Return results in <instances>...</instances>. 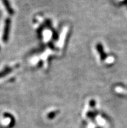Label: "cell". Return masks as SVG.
<instances>
[{
    "instance_id": "cell-4",
    "label": "cell",
    "mask_w": 127,
    "mask_h": 128,
    "mask_svg": "<svg viewBox=\"0 0 127 128\" xmlns=\"http://www.w3.org/2000/svg\"><path fill=\"white\" fill-rule=\"evenodd\" d=\"M97 50H98L99 53L100 55H101V58L102 59H104L106 56V54H105V52H104V51H103V46H101V44H97Z\"/></svg>"
},
{
    "instance_id": "cell-1",
    "label": "cell",
    "mask_w": 127,
    "mask_h": 128,
    "mask_svg": "<svg viewBox=\"0 0 127 128\" xmlns=\"http://www.w3.org/2000/svg\"><path fill=\"white\" fill-rule=\"evenodd\" d=\"M10 24H11V20L9 18H7L5 20V27H4V31H3V40L4 42H6L8 41Z\"/></svg>"
},
{
    "instance_id": "cell-2",
    "label": "cell",
    "mask_w": 127,
    "mask_h": 128,
    "mask_svg": "<svg viewBox=\"0 0 127 128\" xmlns=\"http://www.w3.org/2000/svg\"><path fill=\"white\" fill-rule=\"evenodd\" d=\"M2 2L3 3V5H5L6 10H7L8 13L10 15L14 14V10H13L12 8L11 7L10 5L8 0H2Z\"/></svg>"
},
{
    "instance_id": "cell-3",
    "label": "cell",
    "mask_w": 127,
    "mask_h": 128,
    "mask_svg": "<svg viewBox=\"0 0 127 128\" xmlns=\"http://www.w3.org/2000/svg\"><path fill=\"white\" fill-rule=\"evenodd\" d=\"M16 66H14V67H13V68H12V67H8V66L5 67L3 70H1V71L0 72V78H3V77H5V76H6L8 74H9L10 72L12 71L13 69H14V68H16Z\"/></svg>"
}]
</instances>
